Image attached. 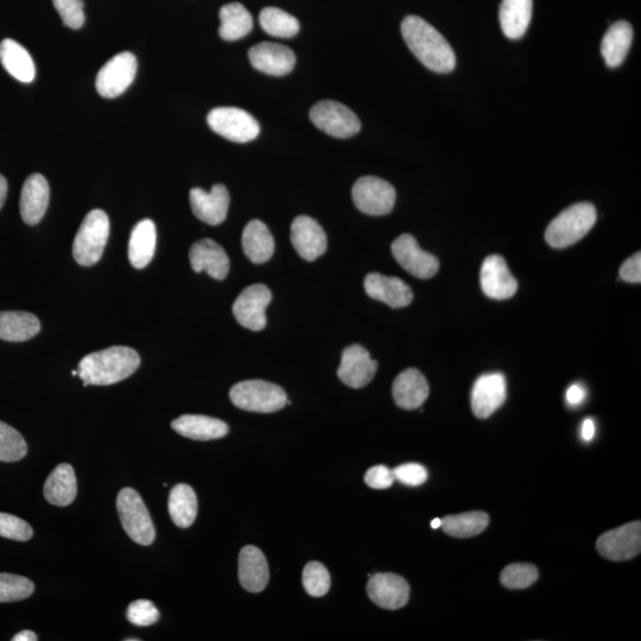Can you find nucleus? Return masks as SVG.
<instances>
[{
    "label": "nucleus",
    "mask_w": 641,
    "mask_h": 641,
    "mask_svg": "<svg viewBox=\"0 0 641 641\" xmlns=\"http://www.w3.org/2000/svg\"><path fill=\"white\" fill-rule=\"evenodd\" d=\"M352 196L359 211L373 217L391 213L396 203L392 184L374 176H364L355 182Z\"/></svg>",
    "instance_id": "6e6552de"
},
{
    "label": "nucleus",
    "mask_w": 641,
    "mask_h": 641,
    "mask_svg": "<svg viewBox=\"0 0 641 641\" xmlns=\"http://www.w3.org/2000/svg\"><path fill=\"white\" fill-rule=\"evenodd\" d=\"M139 365L141 358L135 349L116 346L86 355L78 371L84 386H107L129 378Z\"/></svg>",
    "instance_id": "f03ea898"
},
{
    "label": "nucleus",
    "mask_w": 641,
    "mask_h": 641,
    "mask_svg": "<svg viewBox=\"0 0 641 641\" xmlns=\"http://www.w3.org/2000/svg\"><path fill=\"white\" fill-rule=\"evenodd\" d=\"M310 119L317 128L335 138H349L361 129L360 120L351 109L333 100H323L310 110Z\"/></svg>",
    "instance_id": "1a4fd4ad"
},
{
    "label": "nucleus",
    "mask_w": 641,
    "mask_h": 641,
    "mask_svg": "<svg viewBox=\"0 0 641 641\" xmlns=\"http://www.w3.org/2000/svg\"><path fill=\"white\" fill-rule=\"evenodd\" d=\"M14 641H36L37 636L34 632L31 631H23L21 633L16 634L14 638H12Z\"/></svg>",
    "instance_id": "603ef678"
},
{
    "label": "nucleus",
    "mask_w": 641,
    "mask_h": 641,
    "mask_svg": "<svg viewBox=\"0 0 641 641\" xmlns=\"http://www.w3.org/2000/svg\"><path fill=\"white\" fill-rule=\"evenodd\" d=\"M117 510L122 525L133 542L150 545L155 541L156 531L141 495L132 488H124L117 498Z\"/></svg>",
    "instance_id": "423d86ee"
},
{
    "label": "nucleus",
    "mask_w": 641,
    "mask_h": 641,
    "mask_svg": "<svg viewBox=\"0 0 641 641\" xmlns=\"http://www.w3.org/2000/svg\"><path fill=\"white\" fill-rule=\"evenodd\" d=\"M402 35L406 46L430 71L441 74L454 71V50L433 25L421 17L408 16L402 23Z\"/></svg>",
    "instance_id": "f257e3e1"
},
{
    "label": "nucleus",
    "mask_w": 641,
    "mask_h": 641,
    "mask_svg": "<svg viewBox=\"0 0 641 641\" xmlns=\"http://www.w3.org/2000/svg\"><path fill=\"white\" fill-rule=\"evenodd\" d=\"M365 482L368 487L374 488V490H386V488H390L393 485L395 477H393V472L390 468L380 465L368 469L365 475Z\"/></svg>",
    "instance_id": "49530a36"
},
{
    "label": "nucleus",
    "mask_w": 641,
    "mask_h": 641,
    "mask_svg": "<svg viewBox=\"0 0 641 641\" xmlns=\"http://www.w3.org/2000/svg\"><path fill=\"white\" fill-rule=\"evenodd\" d=\"M137 68L138 62L133 54L125 52L113 56L97 75L95 87L98 93L106 99L119 97L135 80Z\"/></svg>",
    "instance_id": "9d476101"
},
{
    "label": "nucleus",
    "mask_w": 641,
    "mask_h": 641,
    "mask_svg": "<svg viewBox=\"0 0 641 641\" xmlns=\"http://www.w3.org/2000/svg\"><path fill=\"white\" fill-rule=\"evenodd\" d=\"M171 427L183 437L196 441L222 439L228 434V425L218 418L202 415H183Z\"/></svg>",
    "instance_id": "a878e982"
},
{
    "label": "nucleus",
    "mask_w": 641,
    "mask_h": 641,
    "mask_svg": "<svg viewBox=\"0 0 641 641\" xmlns=\"http://www.w3.org/2000/svg\"><path fill=\"white\" fill-rule=\"evenodd\" d=\"M582 439L586 442L592 441L595 435V424L593 420L587 418L582 424Z\"/></svg>",
    "instance_id": "8fccbe9b"
},
{
    "label": "nucleus",
    "mask_w": 641,
    "mask_h": 641,
    "mask_svg": "<svg viewBox=\"0 0 641 641\" xmlns=\"http://www.w3.org/2000/svg\"><path fill=\"white\" fill-rule=\"evenodd\" d=\"M63 24L71 29H80L85 24L84 0H53Z\"/></svg>",
    "instance_id": "37998d69"
},
{
    "label": "nucleus",
    "mask_w": 641,
    "mask_h": 641,
    "mask_svg": "<svg viewBox=\"0 0 641 641\" xmlns=\"http://www.w3.org/2000/svg\"><path fill=\"white\" fill-rule=\"evenodd\" d=\"M392 472L395 480L406 486H421L428 480L427 469L418 463H406V465L393 469Z\"/></svg>",
    "instance_id": "a18cd8bd"
},
{
    "label": "nucleus",
    "mask_w": 641,
    "mask_h": 641,
    "mask_svg": "<svg viewBox=\"0 0 641 641\" xmlns=\"http://www.w3.org/2000/svg\"><path fill=\"white\" fill-rule=\"evenodd\" d=\"M271 300L272 294L266 285H250L234 302L233 314L241 326L253 332H260L266 327L265 310Z\"/></svg>",
    "instance_id": "ddd939ff"
},
{
    "label": "nucleus",
    "mask_w": 641,
    "mask_h": 641,
    "mask_svg": "<svg viewBox=\"0 0 641 641\" xmlns=\"http://www.w3.org/2000/svg\"><path fill=\"white\" fill-rule=\"evenodd\" d=\"M8 194V182L3 175H0V209H2Z\"/></svg>",
    "instance_id": "3c124183"
},
{
    "label": "nucleus",
    "mask_w": 641,
    "mask_h": 641,
    "mask_svg": "<svg viewBox=\"0 0 641 641\" xmlns=\"http://www.w3.org/2000/svg\"><path fill=\"white\" fill-rule=\"evenodd\" d=\"M219 34L222 40L238 41L251 33L253 18L243 4L231 3L220 10Z\"/></svg>",
    "instance_id": "f704fd0d"
},
{
    "label": "nucleus",
    "mask_w": 641,
    "mask_h": 641,
    "mask_svg": "<svg viewBox=\"0 0 641 641\" xmlns=\"http://www.w3.org/2000/svg\"><path fill=\"white\" fill-rule=\"evenodd\" d=\"M35 590L34 583L27 577L14 574H0V602H15L28 599Z\"/></svg>",
    "instance_id": "58836bf2"
},
{
    "label": "nucleus",
    "mask_w": 641,
    "mask_h": 641,
    "mask_svg": "<svg viewBox=\"0 0 641 641\" xmlns=\"http://www.w3.org/2000/svg\"><path fill=\"white\" fill-rule=\"evenodd\" d=\"M599 554L607 560L620 562L637 557L641 550V524L633 522L607 531L596 542Z\"/></svg>",
    "instance_id": "9b49d317"
},
{
    "label": "nucleus",
    "mask_w": 641,
    "mask_h": 641,
    "mask_svg": "<svg viewBox=\"0 0 641 641\" xmlns=\"http://www.w3.org/2000/svg\"><path fill=\"white\" fill-rule=\"evenodd\" d=\"M126 617L132 625L148 627L157 623L160 619V612L151 601L137 600L129 606Z\"/></svg>",
    "instance_id": "c03bdc74"
},
{
    "label": "nucleus",
    "mask_w": 641,
    "mask_h": 641,
    "mask_svg": "<svg viewBox=\"0 0 641 641\" xmlns=\"http://www.w3.org/2000/svg\"><path fill=\"white\" fill-rule=\"evenodd\" d=\"M50 198L49 183L40 174L30 175L21 194V215L25 224L37 225L46 214Z\"/></svg>",
    "instance_id": "5701e85b"
},
{
    "label": "nucleus",
    "mask_w": 641,
    "mask_h": 641,
    "mask_svg": "<svg viewBox=\"0 0 641 641\" xmlns=\"http://www.w3.org/2000/svg\"><path fill=\"white\" fill-rule=\"evenodd\" d=\"M367 594L377 606L396 611L408 604L410 586L402 576L391 573L376 574L370 576Z\"/></svg>",
    "instance_id": "dca6fc26"
},
{
    "label": "nucleus",
    "mask_w": 641,
    "mask_h": 641,
    "mask_svg": "<svg viewBox=\"0 0 641 641\" xmlns=\"http://www.w3.org/2000/svg\"><path fill=\"white\" fill-rule=\"evenodd\" d=\"M366 294L373 300L383 302L393 309L410 306L414 294L408 284L397 277L370 274L365 278Z\"/></svg>",
    "instance_id": "4be33fe9"
},
{
    "label": "nucleus",
    "mask_w": 641,
    "mask_h": 641,
    "mask_svg": "<svg viewBox=\"0 0 641 641\" xmlns=\"http://www.w3.org/2000/svg\"><path fill=\"white\" fill-rule=\"evenodd\" d=\"M587 390L581 384L571 385L567 391V402L571 406H579L586 401Z\"/></svg>",
    "instance_id": "09e8293b"
},
{
    "label": "nucleus",
    "mask_w": 641,
    "mask_h": 641,
    "mask_svg": "<svg viewBox=\"0 0 641 641\" xmlns=\"http://www.w3.org/2000/svg\"><path fill=\"white\" fill-rule=\"evenodd\" d=\"M442 520L439 518H436L431 522V528L433 529H439L441 528Z\"/></svg>",
    "instance_id": "864d4df0"
},
{
    "label": "nucleus",
    "mask_w": 641,
    "mask_h": 641,
    "mask_svg": "<svg viewBox=\"0 0 641 641\" xmlns=\"http://www.w3.org/2000/svg\"><path fill=\"white\" fill-rule=\"evenodd\" d=\"M480 278L482 290L493 300H509L517 293V279L513 277L509 266L501 256L493 255L485 259Z\"/></svg>",
    "instance_id": "6ab92c4d"
},
{
    "label": "nucleus",
    "mask_w": 641,
    "mask_h": 641,
    "mask_svg": "<svg viewBox=\"0 0 641 641\" xmlns=\"http://www.w3.org/2000/svg\"><path fill=\"white\" fill-rule=\"evenodd\" d=\"M41 323L34 314L27 312H0V339L24 342L40 333Z\"/></svg>",
    "instance_id": "473e14b6"
},
{
    "label": "nucleus",
    "mask_w": 641,
    "mask_h": 641,
    "mask_svg": "<svg viewBox=\"0 0 641 641\" xmlns=\"http://www.w3.org/2000/svg\"><path fill=\"white\" fill-rule=\"evenodd\" d=\"M303 586L306 592L314 598H322L329 592L330 575L323 564L310 562L303 570Z\"/></svg>",
    "instance_id": "a19ab883"
},
{
    "label": "nucleus",
    "mask_w": 641,
    "mask_h": 641,
    "mask_svg": "<svg viewBox=\"0 0 641 641\" xmlns=\"http://www.w3.org/2000/svg\"><path fill=\"white\" fill-rule=\"evenodd\" d=\"M0 62L5 71L24 84L35 80L36 67L28 50L18 42L6 38L0 43Z\"/></svg>",
    "instance_id": "bb28decb"
},
{
    "label": "nucleus",
    "mask_w": 641,
    "mask_h": 641,
    "mask_svg": "<svg viewBox=\"0 0 641 641\" xmlns=\"http://www.w3.org/2000/svg\"><path fill=\"white\" fill-rule=\"evenodd\" d=\"M156 241L154 221L145 219L133 227L129 241V259L133 268H147L155 256Z\"/></svg>",
    "instance_id": "c756f323"
},
{
    "label": "nucleus",
    "mask_w": 641,
    "mask_h": 641,
    "mask_svg": "<svg viewBox=\"0 0 641 641\" xmlns=\"http://www.w3.org/2000/svg\"><path fill=\"white\" fill-rule=\"evenodd\" d=\"M231 401L245 411L272 414L287 405V393L281 386L264 380H245L234 385L230 392Z\"/></svg>",
    "instance_id": "39448f33"
},
{
    "label": "nucleus",
    "mask_w": 641,
    "mask_h": 641,
    "mask_svg": "<svg viewBox=\"0 0 641 641\" xmlns=\"http://www.w3.org/2000/svg\"><path fill=\"white\" fill-rule=\"evenodd\" d=\"M168 509L176 526L181 529L192 526L198 516V498L193 488L186 484L176 485L170 492Z\"/></svg>",
    "instance_id": "72a5a7b5"
},
{
    "label": "nucleus",
    "mask_w": 641,
    "mask_h": 641,
    "mask_svg": "<svg viewBox=\"0 0 641 641\" xmlns=\"http://www.w3.org/2000/svg\"><path fill=\"white\" fill-rule=\"evenodd\" d=\"M207 123L215 133L236 143L251 142L260 132L255 117L238 107H217L209 112Z\"/></svg>",
    "instance_id": "0eeeda50"
},
{
    "label": "nucleus",
    "mask_w": 641,
    "mask_h": 641,
    "mask_svg": "<svg viewBox=\"0 0 641 641\" xmlns=\"http://www.w3.org/2000/svg\"><path fill=\"white\" fill-rule=\"evenodd\" d=\"M598 213L592 203L570 206L550 222L545 240L554 249H566L585 238L595 225Z\"/></svg>",
    "instance_id": "7ed1b4c3"
},
{
    "label": "nucleus",
    "mask_w": 641,
    "mask_h": 641,
    "mask_svg": "<svg viewBox=\"0 0 641 641\" xmlns=\"http://www.w3.org/2000/svg\"><path fill=\"white\" fill-rule=\"evenodd\" d=\"M441 520L443 532L455 538L478 536L487 529L488 523H490V518H488L487 513L480 511L447 516Z\"/></svg>",
    "instance_id": "c9c22d12"
},
{
    "label": "nucleus",
    "mask_w": 641,
    "mask_h": 641,
    "mask_svg": "<svg viewBox=\"0 0 641 641\" xmlns=\"http://www.w3.org/2000/svg\"><path fill=\"white\" fill-rule=\"evenodd\" d=\"M506 401V379L501 373H488L478 378L472 391L473 414L481 420L491 417Z\"/></svg>",
    "instance_id": "a211bd4d"
},
{
    "label": "nucleus",
    "mask_w": 641,
    "mask_h": 641,
    "mask_svg": "<svg viewBox=\"0 0 641 641\" xmlns=\"http://www.w3.org/2000/svg\"><path fill=\"white\" fill-rule=\"evenodd\" d=\"M377 370L378 363L371 358L370 352L363 346L353 345L342 353L338 376L352 389H361L372 382Z\"/></svg>",
    "instance_id": "4468645a"
},
{
    "label": "nucleus",
    "mask_w": 641,
    "mask_h": 641,
    "mask_svg": "<svg viewBox=\"0 0 641 641\" xmlns=\"http://www.w3.org/2000/svg\"><path fill=\"white\" fill-rule=\"evenodd\" d=\"M391 249L399 265L412 276L429 279L439 272V259L423 251L411 234H402L393 241Z\"/></svg>",
    "instance_id": "f8f14e48"
},
{
    "label": "nucleus",
    "mask_w": 641,
    "mask_h": 641,
    "mask_svg": "<svg viewBox=\"0 0 641 641\" xmlns=\"http://www.w3.org/2000/svg\"><path fill=\"white\" fill-rule=\"evenodd\" d=\"M620 278L628 283L641 282V256L640 252L628 258L620 268Z\"/></svg>",
    "instance_id": "de8ad7c7"
},
{
    "label": "nucleus",
    "mask_w": 641,
    "mask_h": 641,
    "mask_svg": "<svg viewBox=\"0 0 641 641\" xmlns=\"http://www.w3.org/2000/svg\"><path fill=\"white\" fill-rule=\"evenodd\" d=\"M34 531L25 520L0 512V537L12 541L27 542L33 537Z\"/></svg>",
    "instance_id": "79ce46f5"
},
{
    "label": "nucleus",
    "mask_w": 641,
    "mask_h": 641,
    "mask_svg": "<svg viewBox=\"0 0 641 641\" xmlns=\"http://www.w3.org/2000/svg\"><path fill=\"white\" fill-rule=\"evenodd\" d=\"M43 492L49 504L61 507L71 505L78 493L73 467L68 463L57 466L49 475Z\"/></svg>",
    "instance_id": "c85d7f7f"
},
{
    "label": "nucleus",
    "mask_w": 641,
    "mask_h": 641,
    "mask_svg": "<svg viewBox=\"0 0 641 641\" xmlns=\"http://www.w3.org/2000/svg\"><path fill=\"white\" fill-rule=\"evenodd\" d=\"M632 40L633 29L630 23L619 21L611 25L601 43V54L608 67H619L625 61Z\"/></svg>",
    "instance_id": "2f4dec72"
},
{
    "label": "nucleus",
    "mask_w": 641,
    "mask_h": 641,
    "mask_svg": "<svg viewBox=\"0 0 641 641\" xmlns=\"http://www.w3.org/2000/svg\"><path fill=\"white\" fill-rule=\"evenodd\" d=\"M189 259L196 274L206 271L217 281H224L230 272L227 253L212 239H203L195 243L189 251Z\"/></svg>",
    "instance_id": "412c9836"
},
{
    "label": "nucleus",
    "mask_w": 641,
    "mask_h": 641,
    "mask_svg": "<svg viewBox=\"0 0 641 641\" xmlns=\"http://www.w3.org/2000/svg\"><path fill=\"white\" fill-rule=\"evenodd\" d=\"M538 569L529 563H514L501 573V585L509 589L529 588L538 580Z\"/></svg>",
    "instance_id": "ea45409f"
},
{
    "label": "nucleus",
    "mask_w": 641,
    "mask_h": 641,
    "mask_svg": "<svg viewBox=\"0 0 641 641\" xmlns=\"http://www.w3.org/2000/svg\"><path fill=\"white\" fill-rule=\"evenodd\" d=\"M249 59L252 67L257 71L274 76L287 75L296 65L293 50L272 42H260L252 47Z\"/></svg>",
    "instance_id": "aec40b11"
},
{
    "label": "nucleus",
    "mask_w": 641,
    "mask_h": 641,
    "mask_svg": "<svg viewBox=\"0 0 641 641\" xmlns=\"http://www.w3.org/2000/svg\"><path fill=\"white\" fill-rule=\"evenodd\" d=\"M532 10V0H503L499 19L504 35L510 40L523 37L529 28Z\"/></svg>",
    "instance_id": "7c9ffc66"
},
{
    "label": "nucleus",
    "mask_w": 641,
    "mask_h": 641,
    "mask_svg": "<svg viewBox=\"0 0 641 641\" xmlns=\"http://www.w3.org/2000/svg\"><path fill=\"white\" fill-rule=\"evenodd\" d=\"M28 453L23 436L9 424L0 422V461L17 462Z\"/></svg>",
    "instance_id": "4c0bfd02"
},
{
    "label": "nucleus",
    "mask_w": 641,
    "mask_h": 641,
    "mask_svg": "<svg viewBox=\"0 0 641 641\" xmlns=\"http://www.w3.org/2000/svg\"><path fill=\"white\" fill-rule=\"evenodd\" d=\"M259 23L266 34L279 38L294 37L300 31V22L297 18L278 8L262 10Z\"/></svg>",
    "instance_id": "e433bc0d"
},
{
    "label": "nucleus",
    "mask_w": 641,
    "mask_h": 641,
    "mask_svg": "<svg viewBox=\"0 0 641 641\" xmlns=\"http://www.w3.org/2000/svg\"><path fill=\"white\" fill-rule=\"evenodd\" d=\"M269 564L262 551L252 545L241 549L239 555V581L250 593H260L268 586Z\"/></svg>",
    "instance_id": "393cba45"
},
{
    "label": "nucleus",
    "mask_w": 641,
    "mask_h": 641,
    "mask_svg": "<svg viewBox=\"0 0 641 641\" xmlns=\"http://www.w3.org/2000/svg\"><path fill=\"white\" fill-rule=\"evenodd\" d=\"M189 199L195 217L206 224L218 226L226 220L230 194L224 184H215L209 193L201 188H193Z\"/></svg>",
    "instance_id": "f3484780"
},
{
    "label": "nucleus",
    "mask_w": 641,
    "mask_h": 641,
    "mask_svg": "<svg viewBox=\"0 0 641 641\" xmlns=\"http://www.w3.org/2000/svg\"><path fill=\"white\" fill-rule=\"evenodd\" d=\"M393 399L399 408L415 410L421 408L429 397V384L416 368H408L395 379L392 386Z\"/></svg>",
    "instance_id": "b1692460"
},
{
    "label": "nucleus",
    "mask_w": 641,
    "mask_h": 641,
    "mask_svg": "<svg viewBox=\"0 0 641 641\" xmlns=\"http://www.w3.org/2000/svg\"><path fill=\"white\" fill-rule=\"evenodd\" d=\"M243 250L253 264H264L274 256L275 240L264 222L252 220L247 224L243 232Z\"/></svg>",
    "instance_id": "cd10ccee"
},
{
    "label": "nucleus",
    "mask_w": 641,
    "mask_h": 641,
    "mask_svg": "<svg viewBox=\"0 0 641 641\" xmlns=\"http://www.w3.org/2000/svg\"><path fill=\"white\" fill-rule=\"evenodd\" d=\"M291 243L298 255L307 262H314L325 255L328 246L325 230L307 215H300L291 224Z\"/></svg>",
    "instance_id": "2eb2a0df"
},
{
    "label": "nucleus",
    "mask_w": 641,
    "mask_h": 641,
    "mask_svg": "<svg viewBox=\"0 0 641 641\" xmlns=\"http://www.w3.org/2000/svg\"><path fill=\"white\" fill-rule=\"evenodd\" d=\"M110 237V219L101 209L88 213L76 233L73 256L81 266H93L99 262Z\"/></svg>",
    "instance_id": "20e7f679"
}]
</instances>
